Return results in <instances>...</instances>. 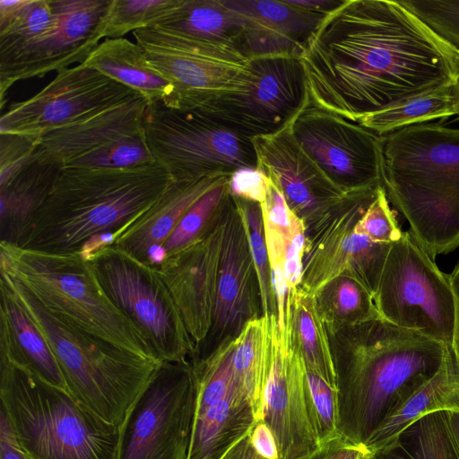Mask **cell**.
Wrapping results in <instances>:
<instances>
[{
  "label": "cell",
  "instance_id": "cell-1",
  "mask_svg": "<svg viewBox=\"0 0 459 459\" xmlns=\"http://www.w3.org/2000/svg\"><path fill=\"white\" fill-rule=\"evenodd\" d=\"M457 51L400 0H343L299 59L309 105L357 122L453 84Z\"/></svg>",
  "mask_w": 459,
  "mask_h": 459
},
{
  "label": "cell",
  "instance_id": "cell-2",
  "mask_svg": "<svg viewBox=\"0 0 459 459\" xmlns=\"http://www.w3.org/2000/svg\"><path fill=\"white\" fill-rule=\"evenodd\" d=\"M338 377L341 439L365 444L409 385L432 376L446 344L383 318L330 337Z\"/></svg>",
  "mask_w": 459,
  "mask_h": 459
},
{
  "label": "cell",
  "instance_id": "cell-3",
  "mask_svg": "<svg viewBox=\"0 0 459 459\" xmlns=\"http://www.w3.org/2000/svg\"><path fill=\"white\" fill-rule=\"evenodd\" d=\"M159 163L127 169H65L36 212L20 247L49 253L79 251L135 221L173 182Z\"/></svg>",
  "mask_w": 459,
  "mask_h": 459
},
{
  "label": "cell",
  "instance_id": "cell-4",
  "mask_svg": "<svg viewBox=\"0 0 459 459\" xmlns=\"http://www.w3.org/2000/svg\"><path fill=\"white\" fill-rule=\"evenodd\" d=\"M383 137L387 198L435 261L459 247V128L424 123Z\"/></svg>",
  "mask_w": 459,
  "mask_h": 459
},
{
  "label": "cell",
  "instance_id": "cell-5",
  "mask_svg": "<svg viewBox=\"0 0 459 459\" xmlns=\"http://www.w3.org/2000/svg\"><path fill=\"white\" fill-rule=\"evenodd\" d=\"M0 274L46 339L66 391L100 418L120 426L160 363L75 327L47 310L21 282Z\"/></svg>",
  "mask_w": 459,
  "mask_h": 459
},
{
  "label": "cell",
  "instance_id": "cell-6",
  "mask_svg": "<svg viewBox=\"0 0 459 459\" xmlns=\"http://www.w3.org/2000/svg\"><path fill=\"white\" fill-rule=\"evenodd\" d=\"M0 400L32 459H117L119 426L1 352Z\"/></svg>",
  "mask_w": 459,
  "mask_h": 459
},
{
  "label": "cell",
  "instance_id": "cell-7",
  "mask_svg": "<svg viewBox=\"0 0 459 459\" xmlns=\"http://www.w3.org/2000/svg\"><path fill=\"white\" fill-rule=\"evenodd\" d=\"M0 273L75 327L160 363L143 332L110 300L80 252L49 253L0 242Z\"/></svg>",
  "mask_w": 459,
  "mask_h": 459
},
{
  "label": "cell",
  "instance_id": "cell-8",
  "mask_svg": "<svg viewBox=\"0 0 459 459\" xmlns=\"http://www.w3.org/2000/svg\"><path fill=\"white\" fill-rule=\"evenodd\" d=\"M149 65L171 85L161 102L177 110L209 115L225 96L243 91L250 58L238 46L197 39L160 27L133 32Z\"/></svg>",
  "mask_w": 459,
  "mask_h": 459
},
{
  "label": "cell",
  "instance_id": "cell-9",
  "mask_svg": "<svg viewBox=\"0 0 459 459\" xmlns=\"http://www.w3.org/2000/svg\"><path fill=\"white\" fill-rule=\"evenodd\" d=\"M144 128L150 152L174 181L256 168L251 136L213 117L155 102L147 107Z\"/></svg>",
  "mask_w": 459,
  "mask_h": 459
},
{
  "label": "cell",
  "instance_id": "cell-10",
  "mask_svg": "<svg viewBox=\"0 0 459 459\" xmlns=\"http://www.w3.org/2000/svg\"><path fill=\"white\" fill-rule=\"evenodd\" d=\"M87 259L108 297L143 332L160 363L195 358V343L155 266L112 245Z\"/></svg>",
  "mask_w": 459,
  "mask_h": 459
},
{
  "label": "cell",
  "instance_id": "cell-11",
  "mask_svg": "<svg viewBox=\"0 0 459 459\" xmlns=\"http://www.w3.org/2000/svg\"><path fill=\"white\" fill-rule=\"evenodd\" d=\"M374 299L387 322L452 344L455 302L448 275L410 230L392 246Z\"/></svg>",
  "mask_w": 459,
  "mask_h": 459
},
{
  "label": "cell",
  "instance_id": "cell-12",
  "mask_svg": "<svg viewBox=\"0 0 459 459\" xmlns=\"http://www.w3.org/2000/svg\"><path fill=\"white\" fill-rule=\"evenodd\" d=\"M196 401L191 362H163L119 426L117 459H187Z\"/></svg>",
  "mask_w": 459,
  "mask_h": 459
},
{
  "label": "cell",
  "instance_id": "cell-13",
  "mask_svg": "<svg viewBox=\"0 0 459 459\" xmlns=\"http://www.w3.org/2000/svg\"><path fill=\"white\" fill-rule=\"evenodd\" d=\"M143 98L127 101L43 135L38 153L65 169H127L156 162L146 143Z\"/></svg>",
  "mask_w": 459,
  "mask_h": 459
},
{
  "label": "cell",
  "instance_id": "cell-14",
  "mask_svg": "<svg viewBox=\"0 0 459 459\" xmlns=\"http://www.w3.org/2000/svg\"><path fill=\"white\" fill-rule=\"evenodd\" d=\"M379 187L349 193L316 223V235L307 238L300 285L304 290L315 294L342 273L355 277L370 290L377 287L394 244L373 242L355 232L354 226Z\"/></svg>",
  "mask_w": 459,
  "mask_h": 459
},
{
  "label": "cell",
  "instance_id": "cell-15",
  "mask_svg": "<svg viewBox=\"0 0 459 459\" xmlns=\"http://www.w3.org/2000/svg\"><path fill=\"white\" fill-rule=\"evenodd\" d=\"M141 97L134 90L80 64L59 70L35 95L10 105L0 118V134L39 140L52 131Z\"/></svg>",
  "mask_w": 459,
  "mask_h": 459
},
{
  "label": "cell",
  "instance_id": "cell-16",
  "mask_svg": "<svg viewBox=\"0 0 459 459\" xmlns=\"http://www.w3.org/2000/svg\"><path fill=\"white\" fill-rule=\"evenodd\" d=\"M290 129L302 149L345 194L383 186V135L310 105L296 116Z\"/></svg>",
  "mask_w": 459,
  "mask_h": 459
},
{
  "label": "cell",
  "instance_id": "cell-17",
  "mask_svg": "<svg viewBox=\"0 0 459 459\" xmlns=\"http://www.w3.org/2000/svg\"><path fill=\"white\" fill-rule=\"evenodd\" d=\"M112 0H51L50 26L35 39L0 55V102L22 80L82 64L103 39L106 15Z\"/></svg>",
  "mask_w": 459,
  "mask_h": 459
},
{
  "label": "cell",
  "instance_id": "cell-18",
  "mask_svg": "<svg viewBox=\"0 0 459 459\" xmlns=\"http://www.w3.org/2000/svg\"><path fill=\"white\" fill-rule=\"evenodd\" d=\"M308 105L299 57L264 56L250 58L245 90L222 98L208 116L252 137L285 128Z\"/></svg>",
  "mask_w": 459,
  "mask_h": 459
},
{
  "label": "cell",
  "instance_id": "cell-19",
  "mask_svg": "<svg viewBox=\"0 0 459 459\" xmlns=\"http://www.w3.org/2000/svg\"><path fill=\"white\" fill-rule=\"evenodd\" d=\"M271 365L263 394L262 420L273 430L280 459H314L324 450L307 401L306 366L292 333L271 316Z\"/></svg>",
  "mask_w": 459,
  "mask_h": 459
},
{
  "label": "cell",
  "instance_id": "cell-20",
  "mask_svg": "<svg viewBox=\"0 0 459 459\" xmlns=\"http://www.w3.org/2000/svg\"><path fill=\"white\" fill-rule=\"evenodd\" d=\"M227 195L228 193L216 221L205 234L187 247L166 255L155 266L195 343V358L212 325Z\"/></svg>",
  "mask_w": 459,
  "mask_h": 459
},
{
  "label": "cell",
  "instance_id": "cell-21",
  "mask_svg": "<svg viewBox=\"0 0 459 459\" xmlns=\"http://www.w3.org/2000/svg\"><path fill=\"white\" fill-rule=\"evenodd\" d=\"M251 141L256 167L264 170L306 226L323 220L348 195L302 149L290 124L276 133L252 136Z\"/></svg>",
  "mask_w": 459,
  "mask_h": 459
},
{
  "label": "cell",
  "instance_id": "cell-22",
  "mask_svg": "<svg viewBox=\"0 0 459 459\" xmlns=\"http://www.w3.org/2000/svg\"><path fill=\"white\" fill-rule=\"evenodd\" d=\"M260 312L259 288L248 239L228 191L216 300L209 335L215 337L218 343L235 338L248 321L262 316Z\"/></svg>",
  "mask_w": 459,
  "mask_h": 459
},
{
  "label": "cell",
  "instance_id": "cell-23",
  "mask_svg": "<svg viewBox=\"0 0 459 459\" xmlns=\"http://www.w3.org/2000/svg\"><path fill=\"white\" fill-rule=\"evenodd\" d=\"M241 18L238 47L249 58L299 56L325 15L302 9L290 0H223Z\"/></svg>",
  "mask_w": 459,
  "mask_h": 459
},
{
  "label": "cell",
  "instance_id": "cell-24",
  "mask_svg": "<svg viewBox=\"0 0 459 459\" xmlns=\"http://www.w3.org/2000/svg\"><path fill=\"white\" fill-rule=\"evenodd\" d=\"M230 175L173 181L152 206L113 236L110 245L157 266L162 261L164 242L184 214L206 193L227 182Z\"/></svg>",
  "mask_w": 459,
  "mask_h": 459
},
{
  "label": "cell",
  "instance_id": "cell-25",
  "mask_svg": "<svg viewBox=\"0 0 459 459\" xmlns=\"http://www.w3.org/2000/svg\"><path fill=\"white\" fill-rule=\"evenodd\" d=\"M446 347L439 368L432 376L405 387L370 434L364 445L374 455L384 449L405 427L427 413L459 412V359L451 345Z\"/></svg>",
  "mask_w": 459,
  "mask_h": 459
},
{
  "label": "cell",
  "instance_id": "cell-26",
  "mask_svg": "<svg viewBox=\"0 0 459 459\" xmlns=\"http://www.w3.org/2000/svg\"><path fill=\"white\" fill-rule=\"evenodd\" d=\"M61 170L42 161L36 151L13 175L0 181L1 242L22 244Z\"/></svg>",
  "mask_w": 459,
  "mask_h": 459
},
{
  "label": "cell",
  "instance_id": "cell-27",
  "mask_svg": "<svg viewBox=\"0 0 459 459\" xmlns=\"http://www.w3.org/2000/svg\"><path fill=\"white\" fill-rule=\"evenodd\" d=\"M0 352L30 368L46 383L65 384L46 339L9 288L0 281Z\"/></svg>",
  "mask_w": 459,
  "mask_h": 459
},
{
  "label": "cell",
  "instance_id": "cell-28",
  "mask_svg": "<svg viewBox=\"0 0 459 459\" xmlns=\"http://www.w3.org/2000/svg\"><path fill=\"white\" fill-rule=\"evenodd\" d=\"M258 420L249 402L237 393L195 408L187 459H224Z\"/></svg>",
  "mask_w": 459,
  "mask_h": 459
},
{
  "label": "cell",
  "instance_id": "cell-29",
  "mask_svg": "<svg viewBox=\"0 0 459 459\" xmlns=\"http://www.w3.org/2000/svg\"><path fill=\"white\" fill-rule=\"evenodd\" d=\"M82 64L134 90L148 104L163 102L172 91L149 65L143 48L126 38L105 39Z\"/></svg>",
  "mask_w": 459,
  "mask_h": 459
},
{
  "label": "cell",
  "instance_id": "cell-30",
  "mask_svg": "<svg viewBox=\"0 0 459 459\" xmlns=\"http://www.w3.org/2000/svg\"><path fill=\"white\" fill-rule=\"evenodd\" d=\"M270 317L248 321L235 338L232 372L237 394L249 402L262 420L263 394L271 365Z\"/></svg>",
  "mask_w": 459,
  "mask_h": 459
},
{
  "label": "cell",
  "instance_id": "cell-31",
  "mask_svg": "<svg viewBox=\"0 0 459 459\" xmlns=\"http://www.w3.org/2000/svg\"><path fill=\"white\" fill-rule=\"evenodd\" d=\"M292 341L306 368L338 391L331 338L321 317L315 295L299 287L291 300Z\"/></svg>",
  "mask_w": 459,
  "mask_h": 459
},
{
  "label": "cell",
  "instance_id": "cell-32",
  "mask_svg": "<svg viewBox=\"0 0 459 459\" xmlns=\"http://www.w3.org/2000/svg\"><path fill=\"white\" fill-rule=\"evenodd\" d=\"M314 295L330 337L351 326L382 318L373 294L349 273L330 281Z\"/></svg>",
  "mask_w": 459,
  "mask_h": 459
},
{
  "label": "cell",
  "instance_id": "cell-33",
  "mask_svg": "<svg viewBox=\"0 0 459 459\" xmlns=\"http://www.w3.org/2000/svg\"><path fill=\"white\" fill-rule=\"evenodd\" d=\"M155 27L238 47L243 24L238 14L223 0H182L179 6Z\"/></svg>",
  "mask_w": 459,
  "mask_h": 459
},
{
  "label": "cell",
  "instance_id": "cell-34",
  "mask_svg": "<svg viewBox=\"0 0 459 459\" xmlns=\"http://www.w3.org/2000/svg\"><path fill=\"white\" fill-rule=\"evenodd\" d=\"M452 86L445 85L407 98L366 115L357 123L378 135H385L411 126L455 116Z\"/></svg>",
  "mask_w": 459,
  "mask_h": 459
},
{
  "label": "cell",
  "instance_id": "cell-35",
  "mask_svg": "<svg viewBox=\"0 0 459 459\" xmlns=\"http://www.w3.org/2000/svg\"><path fill=\"white\" fill-rule=\"evenodd\" d=\"M376 459H459L446 425V411L427 413L405 427Z\"/></svg>",
  "mask_w": 459,
  "mask_h": 459
},
{
  "label": "cell",
  "instance_id": "cell-36",
  "mask_svg": "<svg viewBox=\"0 0 459 459\" xmlns=\"http://www.w3.org/2000/svg\"><path fill=\"white\" fill-rule=\"evenodd\" d=\"M52 19L51 0H0V55L35 39Z\"/></svg>",
  "mask_w": 459,
  "mask_h": 459
},
{
  "label": "cell",
  "instance_id": "cell-37",
  "mask_svg": "<svg viewBox=\"0 0 459 459\" xmlns=\"http://www.w3.org/2000/svg\"><path fill=\"white\" fill-rule=\"evenodd\" d=\"M232 198L248 239L258 282L262 316H277V301L273 286L260 204L233 196Z\"/></svg>",
  "mask_w": 459,
  "mask_h": 459
},
{
  "label": "cell",
  "instance_id": "cell-38",
  "mask_svg": "<svg viewBox=\"0 0 459 459\" xmlns=\"http://www.w3.org/2000/svg\"><path fill=\"white\" fill-rule=\"evenodd\" d=\"M270 264H282L294 238L307 226L288 206L281 191L272 183L267 197L260 204Z\"/></svg>",
  "mask_w": 459,
  "mask_h": 459
},
{
  "label": "cell",
  "instance_id": "cell-39",
  "mask_svg": "<svg viewBox=\"0 0 459 459\" xmlns=\"http://www.w3.org/2000/svg\"><path fill=\"white\" fill-rule=\"evenodd\" d=\"M182 0H112L105 19L103 38L118 39L129 32L158 25Z\"/></svg>",
  "mask_w": 459,
  "mask_h": 459
},
{
  "label": "cell",
  "instance_id": "cell-40",
  "mask_svg": "<svg viewBox=\"0 0 459 459\" xmlns=\"http://www.w3.org/2000/svg\"><path fill=\"white\" fill-rule=\"evenodd\" d=\"M228 181L206 193L184 214L162 246V260L196 241L212 226L228 193Z\"/></svg>",
  "mask_w": 459,
  "mask_h": 459
},
{
  "label": "cell",
  "instance_id": "cell-41",
  "mask_svg": "<svg viewBox=\"0 0 459 459\" xmlns=\"http://www.w3.org/2000/svg\"><path fill=\"white\" fill-rule=\"evenodd\" d=\"M307 401L324 448L341 439L338 391L306 368Z\"/></svg>",
  "mask_w": 459,
  "mask_h": 459
},
{
  "label": "cell",
  "instance_id": "cell-42",
  "mask_svg": "<svg viewBox=\"0 0 459 459\" xmlns=\"http://www.w3.org/2000/svg\"><path fill=\"white\" fill-rule=\"evenodd\" d=\"M434 32L459 49V0H400Z\"/></svg>",
  "mask_w": 459,
  "mask_h": 459
},
{
  "label": "cell",
  "instance_id": "cell-43",
  "mask_svg": "<svg viewBox=\"0 0 459 459\" xmlns=\"http://www.w3.org/2000/svg\"><path fill=\"white\" fill-rule=\"evenodd\" d=\"M354 231L376 243L394 244L404 232L390 208L385 190L380 186L376 198L354 226Z\"/></svg>",
  "mask_w": 459,
  "mask_h": 459
},
{
  "label": "cell",
  "instance_id": "cell-44",
  "mask_svg": "<svg viewBox=\"0 0 459 459\" xmlns=\"http://www.w3.org/2000/svg\"><path fill=\"white\" fill-rule=\"evenodd\" d=\"M39 140L0 134V181L8 178L36 152Z\"/></svg>",
  "mask_w": 459,
  "mask_h": 459
},
{
  "label": "cell",
  "instance_id": "cell-45",
  "mask_svg": "<svg viewBox=\"0 0 459 459\" xmlns=\"http://www.w3.org/2000/svg\"><path fill=\"white\" fill-rule=\"evenodd\" d=\"M271 180L259 168H240L228 181L229 194L238 199L262 204L265 201Z\"/></svg>",
  "mask_w": 459,
  "mask_h": 459
},
{
  "label": "cell",
  "instance_id": "cell-46",
  "mask_svg": "<svg viewBox=\"0 0 459 459\" xmlns=\"http://www.w3.org/2000/svg\"><path fill=\"white\" fill-rule=\"evenodd\" d=\"M0 459H32L20 445L11 421L0 407Z\"/></svg>",
  "mask_w": 459,
  "mask_h": 459
},
{
  "label": "cell",
  "instance_id": "cell-47",
  "mask_svg": "<svg viewBox=\"0 0 459 459\" xmlns=\"http://www.w3.org/2000/svg\"><path fill=\"white\" fill-rule=\"evenodd\" d=\"M249 442L255 451L265 459H280L276 438L271 428L258 420L248 435Z\"/></svg>",
  "mask_w": 459,
  "mask_h": 459
},
{
  "label": "cell",
  "instance_id": "cell-48",
  "mask_svg": "<svg viewBox=\"0 0 459 459\" xmlns=\"http://www.w3.org/2000/svg\"><path fill=\"white\" fill-rule=\"evenodd\" d=\"M314 459H376L375 455L364 444L355 445L336 440Z\"/></svg>",
  "mask_w": 459,
  "mask_h": 459
},
{
  "label": "cell",
  "instance_id": "cell-49",
  "mask_svg": "<svg viewBox=\"0 0 459 459\" xmlns=\"http://www.w3.org/2000/svg\"><path fill=\"white\" fill-rule=\"evenodd\" d=\"M455 302V320L451 347L459 359V263L448 275Z\"/></svg>",
  "mask_w": 459,
  "mask_h": 459
},
{
  "label": "cell",
  "instance_id": "cell-50",
  "mask_svg": "<svg viewBox=\"0 0 459 459\" xmlns=\"http://www.w3.org/2000/svg\"><path fill=\"white\" fill-rule=\"evenodd\" d=\"M291 4L323 15H327L329 13L341 5L343 0H290Z\"/></svg>",
  "mask_w": 459,
  "mask_h": 459
},
{
  "label": "cell",
  "instance_id": "cell-51",
  "mask_svg": "<svg viewBox=\"0 0 459 459\" xmlns=\"http://www.w3.org/2000/svg\"><path fill=\"white\" fill-rule=\"evenodd\" d=\"M224 459H265L252 447L248 436L240 441Z\"/></svg>",
  "mask_w": 459,
  "mask_h": 459
},
{
  "label": "cell",
  "instance_id": "cell-52",
  "mask_svg": "<svg viewBox=\"0 0 459 459\" xmlns=\"http://www.w3.org/2000/svg\"><path fill=\"white\" fill-rule=\"evenodd\" d=\"M446 418L449 435L459 458V412L446 411Z\"/></svg>",
  "mask_w": 459,
  "mask_h": 459
},
{
  "label": "cell",
  "instance_id": "cell-53",
  "mask_svg": "<svg viewBox=\"0 0 459 459\" xmlns=\"http://www.w3.org/2000/svg\"><path fill=\"white\" fill-rule=\"evenodd\" d=\"M455 81L452 86L453 96L455 100V116L459 119V49L455 57Z\"/></svg>",
  "mask_w": 459,
  "mask_h": 459
}]
</instances>
